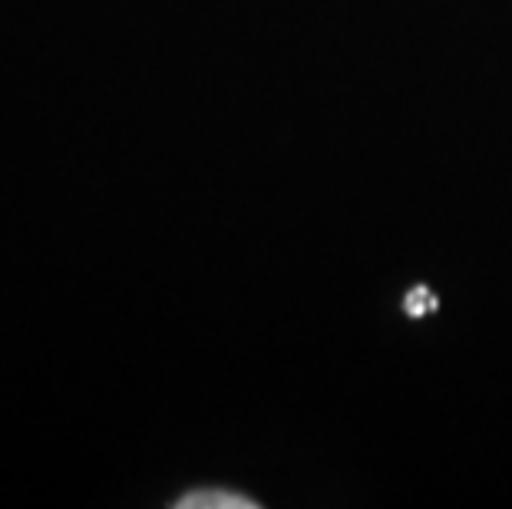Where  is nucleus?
Returning <instances> with one entry per match:
<instances>
[{"mask_svg":"<svg viewBox=\"0 0 512 509\" xmlns=\"http://www.w3.org/2000/svg\"><path fill=\"white\" fill-rule=\"evenodd\" d=\"M176 506L179 509H255L258 503L248 500V496L228 493V490H199V493L182 496Z\"/></svg>","mask_w":512,"mask_h":509,"instance_id":"f257e3e1","label":"nucleus"},{"mask_svg":"<svg viewBox=\"0 0 512 509\" xmlns=\"http://www.w3.org/2000/svg\"><path fill=\"white\" fill-rule=\"evenodd\" d=\"M437 308H440V298L433 295L427 285H417L410 295H403V314H407V318H427V314H433Z\"/></svg>","mask_w":512,"mask_h":509,"instance_id":"f03ea898","label":"nucleus"}]
</instances>
